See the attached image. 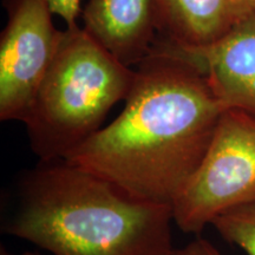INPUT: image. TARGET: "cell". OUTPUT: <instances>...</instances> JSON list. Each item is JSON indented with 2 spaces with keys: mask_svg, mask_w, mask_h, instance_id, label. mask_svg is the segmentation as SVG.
Instances as JSON below:
<instances>
[{
  "mask_svg": "<svg viewBox=\"0 0 255 255\" xmlns=\"http://www.w3.org/2000/svg\"><path fill=\"white\" fill-rule=\"evenodd\" d=\"M135 71L122 113L64 159L137 200L171 206L227 109L196 64L163 39Z\"/></svg>",
  "mask_w": 255,
  "mask_h": 255,
  "instance_id": "cell-1",
  "label": "cell"
},
{
  "mask_svg": "<svg viewBox=\"0 0 255 255\" xmlns=\"http://www.w3.org/2000/svg\"><path fill=\"white\" fill-rule=\"evenodd\" d=\"M173 223L171 206L57 159L19 177L2 231L52 255H171Z\"/></svg>",
  "mask_w": 255,
  "mask_h": 255,
  "instance_id": "cell-2",
  "label": "cell"
},
{
  "mask_svg": "<svg viewBox=\"0 0 255 255\" xmlns=\"http://www.w3.org/2000/svg\"><path fill=\"white\" fill-rule=\"evenodd\" d=\"M135 76L84 28L66 27L23 122L32 152L43 162L65 158L104 127Z\"/></svg>",
  "mask_w": 255,
  "mask_h": 255,
  "instance_id": "cell-3",
  "label": "cell"
},
{
  "mask_svg": "<svg viewBox=\"0 0 255 255\" xmlns=\"http://www.w3.org/2000/svg\"><path fill=\"white\" fill-rule=\"evenodd\" d=\"M255 202V116L227 109L199 168L173 202L177 228L200 235L229 209Z\"/></svg>",
  "mask_w": 255,
  "mask_h": 255,
  "instance_id": "cell-4",
  "label": "cell"
},
{
  "mask_svg": "<svg viewBox=\"0 0 255 255\" xmlns=\"http://www.w3.org/2000/svg\"><path fill=\"white\" fill-rule=\"evenodd\" d=\"M7 21L0 36V120L24 122L39 85L58 52L46 0H2Z\"/></svg>",
  "mask_w": 255,
  "mask_h": 255,
  "instance_id": "cell-5",
  "label": "cell"
},
{
  "mask_svg": "<svg viewBox=\"0 0 255 255\" xmlns=\"http://www.w3.org/2000/svg\"><path fill=\"white\" fill-rule=\"evenodd\" d=\"M177 49L196 64L226 109L255 116V11L208 46Z\"/></svg>",
  "mask_w": 255,
  "mask_h": 255,
  "instance_id": "cell-6",
  "label": "cell"
},
{
  "mask_svg": "<svg viewBox=\"0 0 255 255\" xmlns=\"http://www.w3.org/2000/svg\"><path fill=\"white\" fill-rule=\"evenodd\" d=\"M82 17L83 28L130 68L157 41L156 0H89Z\"/></svg>",
  "mask_w": 255,
  "mask_h": 255,
  "instance_id": "cell-7",
  "label": "cell"
},
{
  "mask_svg": "<svg viewBox=\"0 0 255 255\" xmlns=\"http://www.w3.org/2000/svg\"><path fill=\"white\" fill-rule=\"evenodd\" d=\"M156 7L161 39L183 50L215 43L255 11L245 0H156Z\"/></svg>",
  "mask_w": 255,
  "mask_h": 255,
  "instance_id": "cell-8",
  "label": "cell"
},
{
  "mask_svg": "<svg viewBox=\"0 0 255 255\" xmlns=\"http://www.w3.org/2000/svg\"><path fill=\"white\" fill-rule=\"evenodd\" d=\"M212 226L228 244L238 246L247 255H255V202L222 213Z\"/></svg>",
  "mask_w": 255,
  "mask_h": 255,
  "instance_id": "cell-9",
  "label": "cell"
},
{
  "mask_svg": "<svg viewBox=\"0 0 255 255\" xmlns=\"http://www.w3.org/2000/svg\"><path fill=\"white\" fill-rule=\"evenodd\" d=\"M53 14L63 18L66 27L77 26V18L81 13V0H46Z\"/></svg>",
  "mask_w": 255,
  "mask_h": 255,
  "instance_id": "cell-10",
  "label": "cell"
},
{
  "mask_svg": "<svg viewBox=\"0 0 255 255\" xmlns=\"http://www.w3.org/2000/svg\"><path fill=\"white\" fill-rule=\"evenodd\" d=\"M21 255H43V253L39 251H26ZM171 255H220V253L208 240L197 237L184 247L175 248Z\"/></svg>",
  "mask_w": 255,
  "mask_h": 255,
  "instance_id": "cell-11",
  "label": "cell"
},
{
  "mask_svg": "<svg viewBox=\"0 0 255 255\" xmlns=\"http://www.w3.org/2000/svg\"><path fill=\"white\" fill-rule=\"evenodd\" d=\"M0 255H15V254L12 253V252H9L5 246H1L0 247Z\"/></svg>",
  "mask_w": 255,
  "mask_h": 255,
  "instance_id": "cell-12",
  "label": "cell"
},
{
  "mask_svg": "<svg viewBox=\"0 0 255 255\" xmlns=\"http://www.w3.org/2000/svg\"><path fill=\"white\" fill-rule=\"evenodd\" d=\"M245 1H246L248 5H251L252 7L255 8V0H245Z\"/></svg>",
  "mask_w": 255,
  "mask_h": 255,
  "instance_id": "cell-13",
  "label": "cell"
}]
</instances>
